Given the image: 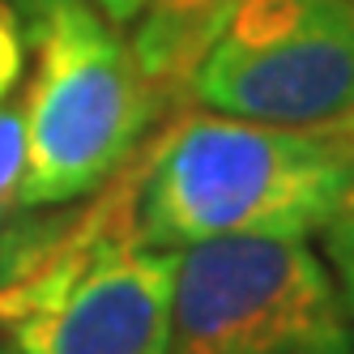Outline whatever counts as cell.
Returning a JSON list of instances; mask_svg holds the SVG:
<instances>
[{
    "label": "cell",
    "instance_id": "6da1fadb",
    "mask_svg": "<svg viewBox=\"0 0 354 354\" xmlns=\"http://www.w3.org/2000/svg\"><path fill=\"white\" fill-rule=\"evenodd\" d=\"M354 192V129H277L196 111L145 154L137 239L192 248L205 239H308Z\"/></svg>",
    "mask_w": 354,
    "mask_h": 354
},
{
    "label": "cell",
    "instance_id": "7a4b0ae2",
    "mask_svg": "<svg viewBox=\"0 0 354 354\" xmlns=\"http://www.w3.org/2000/svg\"><path fill=\"white\" fill-rule=\"evenodd\" d=\"M35 73L21 205L52 209L111 184L162 111L129 39L90 0H9Z\"/></svg>",
    "mask_w": 354,
    "mask_h": 354
},
{
    "label": "cell",
    "instance_id": "3957f363",
    "mask_svg": "<svg viewBox=\"0 0 354 354\" xmlns=\"http://www.w3.org/2000/svg\"><path fill=\"white\" fill-rule=\"evenodd\" d=\"M137 180L68 222L43 261L0 290L17 354H167L180 252L137 239Z\"/></svg>",
    "mask_w": 354,
    "mask_h": 354
},
{
    "label": "cell",
    "instance_id": "277c9868",
    "mask_svg": "<svg viewBox=\"0 0 354 354\" xmlns=\"http://www.w3.org/2000/svg\"><path fill=\"white\" fill-rule=\"evenodd\" d=\"M167 354H354V316L303 239L180 248Z\"/></svg>",
    "mask_w": 354,
    "mask_h": 354
},
{
    "label": "cell",
    "instance_id": "5b68a950",
    "mask_svg": "<svg viewBox=\"0 0 354 354\" xmlns=\"http://www.w3.org/2000/svg\"><path fill=\"white\" fill-rule=\"evenodd\" d=\"M188 98L277 129H354V0H231Z\"/></svg>",
    "mask_w": 354,
    "mask_h": 354
},
{
    "label": "cell",
    "instance_id": "8992f818",
    "mask_svg": "<svg viewBox=\"0 0 354 354\" xmlns=\"http://www.w3.org/2000/svg\"><path fill=\"white\" fill-rule=\"evenodd\" d=\"M231 0H149L133 21V56L162 103L188 98V82L214 43Z\"/></svg>",
    "mask_w": 354,
    "mask_h": 354
},
{
    "label": "cell",
    "instance_id": "52a82bcc",
    "mask_svg": "<svg viewBox=\"0 0 354 354\" xmlns=\"http://www.w3.org/2000/svg\"><path fill=\"white\" fill-rule=\"evenodd\" d=\"M21 171H26V107L0 98V290L26 277L68 226L35 218V209L21 205Z\"/></svg>",
    "mask_w": 354,
    "mask_h": 354
},
{
    "label": "cell",
    "instance_id": "ba28073f",
    "mask_svg": "<svg viewBox=\"0 0 354 354\" xmlns=\"http://www.w3.org/2000/svg\"><path fill=\"white\" fill-rule=\"evenodd\" d=\"M320 252H324V265H328V273H333V282L342 290L346 312L354 316V192L337 205V214L324 222Z\"/></svg>",
    "mask_w": 354,
    "mask_h": 354
},
{
    "label": "cell",
    "instance_id": "9c48e42d",
    "mask_svg": "<svg viewBox=\"0 0 354 354\" xmlns=\"http://www.w3.org/2000/svg\"><path fill=\"white\" fill-rule=\"evenodd\" d=\"M21 47H26L21 21H17L9 0H0V98H9L17 73H21Z\"/></svg>",
    "mask_w": 354,
    "mask_h": 354
},
{
    "label": "cell",
    "instance_id": "30bf717a",
    "mask_svg": "<svg viewBox=\"0 0 354 354\" xmlns=\"http://www.w3.org/2000/svg\"><path fill=\"white\" fill-rule=\"evenodd\" d=\"M90 5H94L98 13H103V17L111 21V26L129 30L133 21H137V17L145 13V5H149V0H90Z\"/></svg>",
    "mask_w": 354,
    "mask_h": 354
},
{
    "label": "cell",
    "instance_id": "8fae6325",
    "mask_svg": "<svg viewBox=\"0 0 354 354\" xmlns=\"http://www.w3.org/2000/svg\"><path fill=\"white\" fill-rule=\"evenodd\" d=\"M0 354H17V350H13V346H0Z\"/></svg>",
    "mask_w": 354,
    "mask_h": 354
}]
</instances>
